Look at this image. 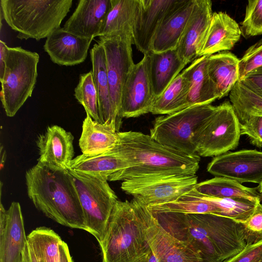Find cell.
<instances>
[{"instance_id":"cell-1","label":"cell","mask_w":262,"mask_h":262,"mask_svg":"<svg viewBox=\"0 0 262 262\" xmlns=\"http://www.w3.org/2000/svg\"><path fill=\"white\" fill-rule=\"evenodd\" d=\"M161 226L189 244L205 262H225L242 251L247 243L242 223L213 214L163 213Z\"/></svg>"},{"instance_id":"cell-2","label":"cell","mask_w":262,"mask_h":262,"mask_svg":"<svg viewBox=\"0 0 262 262\" xmlns=\"http://www.w3.org/2000/svg\"><path fill=\"white\" fill-rule=\"evenodd\" d=\"M113 150L126 160L128 167L110 181H127L170 175H195L200 157L187 155L165 146L141 132H119Z\"/></svg>"},{"instance_id":"cell-3","label":"cell","mask_w":262,"mask_h":262,"mask_svg":"<svg viewBox=\"0 0 262 262\" xmlns=\"http://www.w3.org/2000/svg\"><path fill=\"white\" fill-rule=\"evenodd\" d=\"M28 195L36 208L61 225L86 231L77 192L67 169L37 162L25 174Z\"/></svg>"},{"instance_id":"cell-4","label":"cell","mask_w":262,"mask_h":262,"mask_svg":"<svg viewBox=\"0 0 262 262\" xmlns=\"http://www.w3.org/2000/svg\"><path fill=\"white\" fill-rule=\"evenodd\" d=\"M99 244L102 262H136L150 251L133 199L117 201Z\"/></svg>"},{"instance_id":"cell-5","label":"cell","mask_w":262,"mask_h":262,"mask_svg":"<svg viewBox=\"0 0 262 262\" xmlns=\"http://www.w3.org/2000/svg\"><path fill=\"white\" fill-rule=\"evenodd\" d=\"M72 0H1V14L20 39L47 38L70 10Z\"/></svg>"},{"instance_id":"cell-6","label":"cell","mask_w":262,"mask_h":262,"mask_svg":"<svg viewBox=\"0 0 262 262\" xmlns=\"http://www.w3.org/2000/svg\"><path fill=\"white\" fill-rule=\"evenodd\" d=\"M216 108L209 104L189 106L157 117L150 136L159 143L187 155H197L196 134Z\"/></svg>"},{"instance_id":"cell-7","label":"cell","mask_w":262,"mask_h":262,"mask_svg":"<svg viewBox=\"0 0 262 262\" xmlns=\"http://www.w3.org/2000/svg\"><path fill=\"white\" fill-rule=\"evenodd\" d=\"M38 54L21 47H8L1 99L6 115L13 117L31 97L37 77Z\"/></svg>"},{"instance_id":"cell-8","label":"cell","mask_w":262,"mask_h":262,"mask_svg":"<svg viewBox=\"0 0 262 262\" xmlns=\"http://www.w3.org/2000/svg\"><path fill=\"white\" fill-rule=\"evenodd\" d=\"M81 206L86 231L99 243L106 231L114 207L118 201L107 181L67 169Z\"/></svg>"},{"instance_id":"cell-9","label":"cell","mask_w":262,"mask_h":262,"mask_svg":"<svg viewBox=\"0 0 262 262\" xmlns=\"http://www.w3.org/2000/svg\"><path fill=\"white\" fill-rule=\"evenodd\" d=\"M241 123L229 101L219 105L198 131L196 152L200 157H215L238 145Z\"/></svg>"},{"instance_id":"cell-10","label":"cell","mask_w":262,"mask_h":262,"mask_svg":"<svg viewBox=\"0 0 262 262\" xmlns=\"http://www.w3.org/2000/svg\"><path fill=\"white\" fill-rule=\"evenodd\" d=\"M197 183L196 175H170L124 181L121 188L149 206L176 201Z\"/></svg>"},{"instance_id":"cell-11","label":"cell","mask_w":262,"mask_h":262,"mask_svg":"<svg viewBox=\"0 0 262 262\" xmlns=\"http://www.w3.org/2000/svg\"><path fill=\"white\" fill-rule=\"evenodd\" d=\"M133 199L146 239L158 262H205L201 255L189 244L167 231L146 205L136 199Z\"/></svg>"},{"instance_id":"cell-12","label":"cell","mask_w":262,"mask_h":262,"mask_svg":"<svg viewBox=\"0 0 262 262\" xmlns=\"http://www.w3.org/2000/svg\"><path fill=\"white\" fill-rule=\"evenodd\" d=\"M97 42L103 47L105 52L112 105L117 116L122 119L120 115L122 92L135 64L133 58V37L99 36Z\"/></svg>"},{"instance_id":"cell-13","label":"cell","mask_w":262,"mask_h":262,"mask_svg":"<svg viewBox=\"0 0 262 262\" xmlns=\"http://www.w3.org/2000/svg\"><path fill=\"white\" fill-rule=\"evenodd\" d=\"M156 100L148 70V55L135 63L123 89L120 105L122 118H135L150 113Z\"/></svg>"},{"instance_id":"cell-14","label":"cell","mask_w":262,"mask_h":262,"mask_svg":"<svg viewBox=\"0 0 262 262\" xmlns=\"http://www.w3.org/2000/svg\"><path fill=\"white\" fill-rule=\"evenodd\" d=\"M208 172L242 183H262V151L244 149L214 157L208 164Z\"/></svg>"},{"instance_id":"cell-15","label":"cell","mask_w":262,"mask_h":262,"mask_svg":"<svg viewBox=\"0 0 262 262\" xmlns=\"http://www.w3.org/2000/svg\"><path fill=\"white\" fill-rule=\"evenodd\" d=\"M28 246L21 207L11 203L6 210L0 206V262H23Z\"/></svg>"},{"instance_id":"cell-16","label":"cell","mask_w":262,"mask_h":262,"mask_svg":"<svg viewBox=\"0 0 262 262\" xmlns=\"http://www.w3.org/2000/svg\"><path fill=\"white\" fill-rule=\"evenodd\" d=\"M112 7L111 0H80L62 29L82 38L99 36Z\"/></svg>"},{"instance_id":"cell-17","label":"cell","mask_w":262,"mask_h":262,"mask_svg":"<svg viewBox=\"0 0 262 262\" xmlns=\"http://www.w3.org/2000/svg\"><path fill=\"white\" fill-rule=\"evenodd\" d=\"M71 132L57 125L49 126L37 138L39 152L38 162L59 169H68L74 156L73 141Z\"/></svg>"},{"instance_id":"cell-18","label":"cell","mask_w":262,"mask_h":262,"mask_svg":"<svg viewBox=\"0 0 262 262\" xmlns=\"http://www.w3.org/2000/svg\"><path fill=\"white\" fill-rule=\"evenodd\" d=\"M210 0H195V3L176 48L187 64L199 57V53L209 28L212 15Z\"/></svg>"},{"instance_id":"cell-19","label":"cell","mask_w":262,"mask_h":262,"mask_svg":"<svg viewBox=\"0 0 262 262\" xmlns=\"http://www.w3.org/2000/svg\"><path fill=\"white\" fill-rule=\"evenodd\" d=\"M177 0H140L133 32V44L146 55L151 52L154 36L164 16Z\"/></svg>"},{"instance_id":"cell-20","label":"cell","mask_w":262,"mask_h":262,"mask_svg":"<svg viewBox=\"0 0 262 262\" xmlns=\"http://www.w3.org/2000/svg\"><path fill=\"white\" fill-rule=\"evenodd\" d=\"M195 3V0H177L158 28L151 52H162L177 48Z\"/></svg>"},{"instance_id":"cell-21","label":"cell","mask_w":262,"mask_h":262,"mask_svg":"<svg viewBox=\"0 0 262 262\" xmlns=\"http://www.w3.org/2000/svg\"><path fill=\"white\" fill-rule=\"evenodd\" d=\"M93 39L77 36L60 27L47 37L43 49L53 63L72 66L85 60Z\"/></svg>"},{"instance_id":"cell-22","label":"cell","mask_w":262,"mask_h":262,"mask_svg":"<svg viewBox=\"0 0 262 262\" xmlns=\"http://www.w3.org/2000/svg\"><path fill=\"white\" fill-rule=\"evenodd\" d=\"M240 27L225 12H214L201 45L199 57L231 50L241 36Z\"/></svg>"},{"instance_id":"cell-23","label":"cell","mask_w":262,"mask_h":262,"mask_svg":"<svg viewBox=\"0 0 262 262\" xmlns=\"http://www.w3.org/2000/svg\"><path fill=\"white\" fill-rule=\"evenodd\" d=\"M90 56L101 122L112 125L116 132H120L122 119L117 116L112 105L103 47L97 43H95L90 50Z\"/></svg>"},{"instance_id":"cell-24","label":"cell","mask_w":262,"mask_h":262,"mask_svg":"<svg viewBox=\"0 0 262 262\" xmlns=\"http://www.w3.org/2000/svg\"><path fill=\"white\" fill-rule=\"evenodd\" d=\"M148 55L149 74L156 99L187 64L181 58L176 49L158 53L150 52Z\"/></svg>"},{"instance_id":"cell-25","label":"cell","mask_w":262,"mask_h":262,"mask_svg":"<svg viewBox=\"0 0 262 262\" xmlns=\"http://www.w3.org/2000/svg\"><path fill=\"white\" fill-rule=\"evenodd\" d=\"M128 167L126 160L112 148L96 155H79L71 161L68 169L110 181L114 174Z\"/></svg>"},{"instance_id":"cell-26","label":"cell","mask_w":262,"mask_h":262,"mask_svg":"<svg viewBox=\"0 0 262 262\" xmlns=\"http://www.w3.org/2000/svg\"><path fill=\"white\" fill-rule=\"evenodd\" d=\"M208 57H198L182 72L189 85L188 107L209 104L219 99L215 86L208 72Z\"/></svg>"},{"instance_id":"cell-27","label":"cell","mask_w":262,"mask_h":262,"mask_svg":"<svg viewBox=\"0 0 262 262\" xmlns=\"http://www.w3.org/2000/svg\"><path fill=\"white\" fill-rule=\"evenodd\" d=\"M118 133L112 125L96 121L86 114L79 140L82 154L96 155L113 148L119 140Z\"/></svg>"},{"instance_id":"cell-28","label":"cell","mask_w":262,"mask_h":262,"mask_svg":"<svg viewBox=\"0 0 262 262\" xmlns=\"http://www.w3.org/2000/svg\"><path fill=\"white\" fill-rule=\"evenodd\" d=\"M239 61L234 54L228 51L208 57V72L215 86L219 99L230 93L239 81Z\"/></svg>"},{"instance_id":"cell-29","label":"cell","mask_w":262,"mask_h":262,"mask_svg":"<svg viewBox=\"0 0 262 262\" xmlns=\"http://www.w3.org/2000/svg\"><path fill=\"white\" fill-rule=\"evenodd\" d=\"M111 9L99 36H127L133 37L140 0H111Z\"/></svg>"},{"instance_id":"cell-30","label":"cell","mask_w":262,"mask_h":262,"mask_svg":"<svg viewBox=\"0 0 262 262\" xmlns=\"http://www.w3.org/2000/svg\"><path fill=\"white\" fill-rule=\"evenodd\" d=\"M194 189L205 196L220 199L245 198L261 202L262 196L257 188L248 187L236 180L222 177L198 183Z\"/></svg>"},{"instance_id":"cell-31","label":"cell","mask_w":262,"mask_h":262,"mask_svg":"<svg viewBox=\"0 0 262 262\" xmlns=\"http://www.w3.org/2000/svg\"><path fill=\"white\" fill-rule=\"evenodd\" d=\"M151 213L178 212L185 214H213L220 215L219 209L208 196L193 188L176 201L147 206Z\"/></svg>"},{"instance_id":"cell-32","label":"cell","mask_w":262,"mask_h":262,"mask_svg":"<svg viewBox=\"0 0 262 262\" xmlns=\"http://www.w3.org/2000/svg\"><path fill=\"white\" fill-rule=\"evenodd\" d=\"M189 82L183 73L179 74L155 101L150 113L169 115L188 107Z\"/></svg>"},{"instance_id":"cell-33","label":"cell","mask_w":262,"mask_h":262,"mask_svg":"<svg viewBox=\"0 0 262 262\" xmlns=\"http://www.w3.org/2000/svg\"><path fill=\"white\" fill-rule=\"evenodd\" d=\"M27 241L38 262H58L59 246L62 240L53 230L37 228L27 236Z\"/></svg>"},{"instance_id":"cell-34","label":"cell","mask_w":262,"mask_h":262,"mask_svg":"<svg viewBox=\"0 0 262 262\" xmlns=\"http://www.w3.org/2000/svg\"><path fill=\"white\" fill-rule=\"evenodd\" d=\"M229 98L240 122L251 116H262V97L241 81H238L234 85L229 93Z\"/></svg>"},{"instance_id":"cell-35","label":"cell","mask_w":262,"mask_h":262,"mask_svg":"<svg viewBox=\"0 0 262 262\" xmlns=\"http://www.w3.org/2000/svg\"><path fill=\"white\" fill-rule=\"evenodd\" d=\"M208 197L219 209V215L240 223H245L249 219L258 203L260 202L245 198L220 199Z\"/></svg>"},{"instance_id":"cell-36","label":"cell","mask_w":262,"mask_h":262,"mask_svg":"<svg viewBox=\"0 0 262 262\" xmlns=\"http://www.w3.org/2000/svg\"><path fill=\"white\" fill-rule=\"evenodd\" d=\"M74 95L78 102L83 106L86 114H89L94 120L101 123L92 71L80 75Z\"/></svg>"},{"instance_id":"cell-37","label":"cell","mask_w":262,"mask_h":262,"mask_svg":"<svg viewBox=\"0 0 262 262\" xmlns=\"http://www.w3.org/2000/svg\"><path fill=\"white\" fill-rule=\"evenodd\" d=\"M240 29L245 38L262 34V0L248 2Z\"/></svg>"},{"instance_id":"cell-38","label":"cell","mask_w":262,"mask_h":262,"mask_svg":"<svg viewBox=\"0 0 262 262\" xmlns=\"http://www.w3.org/2000/svg\"><path fill=\"white\" fill-rule=\"evenodd\" d=\"M262 67V38L250 47L239 61V81Z\"/></svg>"},{"instance_id":"cell-39","label":"cell","mask_w":262,"mask_h":262,"mask_svg":"<svg viewBox=\"0 0 262 262\" xmlns=\"http://www.w3.org/2000/svg\"><path fill=\"white\" fill-rule=\"evenodd\" d=\"M242 225L247 245L262 241V204L260 202Z\"/></svg>"},{"instance_id":"cell-40","label":"cell","mask_w":262,"mask_h":262,"mask_svg":"<svg viewBox=\"0 0 262 262\" xmlns=\"http://www.w3.org/2000/svg\"><path fill=\"white\" fill-rule=\"evenodd\" d=\"M240 123L241 134L247 136L253 145L262 147V116H251Z\"/></svg>"},{"instance_id":"cell-41","label":"cell","mask_w":262,"mask_h":262,"mask_svg":"<svg viewBox=\"0 0 262 262\" xmlns=\"http://www.w3.org/2000/svg\"><path fill=\"white\" fill-rule=\"evenodd\" d=\"M262 256V241L247 245L238 254L225 262H257Z\"/></svg>"},{"instance_id":"cell-42","label":"cell","mask_w":262,"mask_h":262,"mask_svg":"<svg viewBox=\"0 0 262 262\" xmlns=\"http://www.w3.org/2000/svg\"><path fill=\"white\" fill-rule=\"evenodd\" d=\"M239 81L262 97V67L251 72Z\"/></svg>"},{"instance_id":"cell-43","label":"cell","mask_w":262,"mask_h":262,"mask_svg":"<svg viewBox=\"0 0 262 262\" xmlns=\"http://www.w3.org/2000/svg\"><path fill=\"white\" fill-rule=\"evenodd\" d=\"M58 262H73L69 247L66 243L62 241L59 246Z\"/></svg>"},{"instance_id":"cell-44","label":"cell","mask_w":262,"mask_h":262,"mask_svg":"<svg viewBox=\"0 0 262 262\" xmlns=\"http://www.w3.org/2000/svg\"><path fill=\"white\" fill-rule=\"evenodd\" d=\"M8 47L4 41L2 40H0V80H2L5 72V61Z\"/></svg>"},{"instance_id":"cell-45","label":"cell","mask_w":262,"mask_h":262,"mask_svg":"<svg viewBox=\"0 0 262 262\" xmlns=\"http://www.w3.org/2000/svg\"><path fill=\"white\" fill-rule=\"evenodd\" d=\"M25 258L26 262H38L33 252L28 245L25 252Z\"/></svg>"},{"instance_id":"cell-46","label":"cell","mask_w":262,"mask_h":262,"mask_svg":"<svg viewBox=\"0 0 262 262\" xmlns=\"http://www.w3.org/2000/svg\"><path fill=\"white\" fill-rule=\"evenodd\" d=\"M3 146L2 145L1 148V168L3 167L4 165L5 159H6V152L5 150L3 149Z\"/></svg>"},{"instance_id":"cell-47","label":"cell","mask_w":262,"mask_h":262,"mask_svg":"<svg viewBox=\"0 0 262 262\" xmlns=\"http://www.w3.org/2000/svg\"><path fill=\"white\" fill-rule=\"evenodd\" d=\"M148 262H158L156 256L151 250L148 256Z\"/></svg>"},{"instance_id":"cell-48","label":"cell","mask_w":262,"mask_h":262,"mask_svg":"<svg viewBox=\"0 0 262 262\" xmlns=\"http://www.w3.org/2000/svg\"><path fill=\"white\" fill-rule=\"evenodd\" d=\"M149 253L148 254L145 255L144 256H143L142 258H141L139 260H138L136 262H148V256Z\"/></svg>"},{"instance_id":"cell-49","label":"cell","mask_w":262,"mask_h":262,"mask_svg":"<svg viewBox=\"0 0 262 262\" xmlns=\"http://www.w3.org/2000/svg\"><path fill=\"white\" fill-rule=\"evenodd\" d=\"M257 188L258 192L262 196V183L258 185V186L257 187Z\"/></svg>"},{"instance_id":"cell-50","label":"cell","mask_w":262,"mask_h":262,"mask_svg":"<svg viewBox=\"0 0 262 262\" xmlns=\"http://www.w3.org/2000/svg\"><path fill=\"white\" fill-rule=\"evenodd\" d=\"M257 262H262V256L261 257L258 259V260Z\"/></svg>"},{"instance_id":"cell-51","label":"cell","mask_w":262,"mask_h":262,"mask_svg":"<svg viewBox=\"0 0 262 262\" xmlns=\"http://www.w3.org/2000/svg\"><path fill=\"white\" fill-rule=\"evenodd\" d=\"M23 262H26V260H25V258H24V260Z\"/></svg>"},{"instance_id":"cell-52","label":"cell","mask_w":262,"mask_h":262,"mask_svg":"<svg viewBox=\"0 0 262 262\" xmlns=\"http://www.w3.org/2000/svg\"><path fill=\"white\" fill-rule=\"evenodd\" d=\"M74 262V261H73Z\"/></svg>"}]
</instances>
